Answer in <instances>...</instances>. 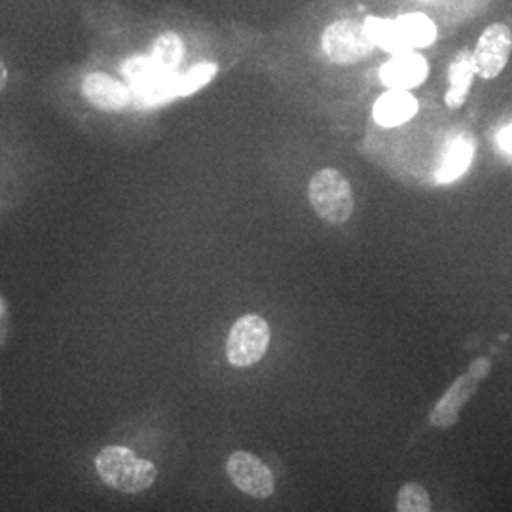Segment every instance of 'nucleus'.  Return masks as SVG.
I'll return each mask as SVG.
<instances>
[{"instance_id": "f257e3e1", "label": "nucleus", "mask_w": 512, "mask_h": 512, "mask_svg": "<svg viewBox=\"0 0 512 512\" xmlns=\"http://www.w3.org/2000/svg\"><path fill=\"white\" fill-rule=\"evenodd\" d=\"M95 469L107 486L122 494L145 492L158 478L152 461L139 458L131 448L120 444L103 448L95 458Z\"/></svg>"}, {"instance_id": "f03ea898", "label": "nucleus", "mask_w": 512, "mask_h": 512, "mask_svg": "<svg viewBox=\"0 0 512 512\" xmlns=\"http://www.w3.org/2000/svg\"><path fill=\"white\" fill-rule=\"evenodd\" d=\"M308 198L315 215L329 224H344L353 215L355 198L348 179L338 169H321L311 177Z\"/></svg>"}, {"instance_id": "7ed1b4c3", "label": "nucleus", "mask_w": 512, "mask_h": 512, "mask_svg": "<svg viewBox=\"0 0 512 512\" xmlns=\"http://www.w3.org/2000/svg\"><path fill=\"white\" fill-rule=\"evenodd\" d=\"M270 325L264 317L249 313L239 317L226 340V359L234 368H249L264 359L270 346Z\"/></svg>"}, {"instance_id": "20e7f679", "label": "nucleus", "mask_w": 512, "mask_h": 512, "mask_svg": "<svg viewBox=\"0 0 512 512\" xmlns=\"http://www.w3.org/2000/svg\"><path fill=\"white\" fill-rule=\"evenodd\" d=\"M323 52L332 63L351 65L370 54L376 44L366 33L365 23L355 19H338L323 31Z\"/></svg>"}, {"instance_id": "39448f33", "label": "nucleus", "mask_w": 512, "mask_h": 512, "mask_svg": "<svg viewBox=\"0 0 512 512\" xmlns=\"http://www.w3.org/2000/svg\"><path fill=\"white\" fill-rule=\"evenodd\" d=\"M226 473L239 492L255 499H268L275 492L274 473L255 454L238 450L226 461Z\"/></svg>"}, {"instance_id": "423d86ee", "label": "nucleus", "mask_w": 512, "mask_h": 512, "mask_svg": "<svg viewBox=\"0 0 512 512\" xmlns=\"http://www.w3.org/2000/svg\"><path fill=\"white\" fill-rule=\"evenodd\" d=\"M512 52V31L505 23H494L476 42L473 61L476 74L484 80H494L509 63Z\"/></svg>"}, {"instance_id": "0eeeda50", "label": "nucleus", "mask_w": 512, "mask_h": 512, "mask_svg": "<svg viewBox=\"0 0 512 512\" xmlns=\"http://www.w3.org/2000/svg\"><path fill=\"white\" fill-rule=\"evenodd\" d=\"M471 368L473 370L458 378L454 385L446 391V395L440 399L439 404L435 406V410L431 414L433 425H437L440 429H450L458 421L461 408L475 395L478 380L486 374L488 363H484L480 370H476V366H471Z\"/></svg>"}, {"instance_id": "6e6552de", "label": "nucleus", "mask_w": 512, "mask_h": 512, "mask_svg": "<svg viewBox=\"0 0 512 512\" xmlns=\"http://www.w3.org/2000/svg\"><path fill=\"white\" fill-rule=\"evenodd\" d=\"M82 95L97 109L120 112L128 109L133 92L120 80L105 73L88 74L82 82Z\"/></svg>"}, {"instance_id": "1a4fd4ad", "label": "nucleus", "mask_w": 512, "mask_h": 512, "mask_svg": "<svg viewBox=\"0 0 512 512\" xmlns=\"http://www.w3.org/2000/svg\"><path fill=\"white\" fill-rule=\"evenodd\" d=\"M429 74L427 61L418 54L406 52V54L395 55L391 61H387L380 78L389 90H412L420 86L421 82Z\"/></svg>"}, {"instance_id": "9d476101", "label": "nucleus", "mask_w": 512, "mask_h": 512, "mask_svg": "<svg viewBox=\"0 0 512 512\" xmlns=\"http://www.w3.org/2000/svg\"><path fill=\"white\" fill-rule=\"evenodd\" d=\"M418 112V101L406 90L384 93L372 110L374 120L384 128H397L408 122Z\"/></svg>"}, {"instance_id": "9b49d317", "label": "nucleus", "mask_w": 512, "mask_h": 512, "mask_svg": "<svg viewBox=\"0 0 512 512\" xmlns=\"http://www.w3.org/2000/svg\"><path fill=\"white\" fill-rule=\"evenodd\" d=\"M473 156H475V141L467 135L456 137L446 148V156L437 171V179L440 183L456 181L469 169Z\"/></svg>"}, {"instance_id": "f8f14e48", "label": "nucleus", "mask_w": 512, "mask_h": 512, "mask_svg": "<svg viewBox=\"0 0 512 512\" xmlns=\"http://www.w3.org/2000/svg\"><path fill=\"white\" fill-rule=\"evenodd\" d=\"M475 74L476 69L473 54H471V52H461V54L452 61L450 71H448V78H450V88H448V93H446V105H448V107L458 109V107H461V105L465 103Z\"/></svg>"}, {"instance_id": "ddd939ff", "label": "nucleus", "mask_w": 512, "mask_h": 512, "mask_svg": "<svg viewBox=\"0 0 512 512\" xmlns=\"http://www.w3.org/2000/svg\"><path fill=\"white\" fill-rule=\"evenodd\" d=\"M366 33L376 46H382L389 54H406L412 48L406 44L397 19L368 18L365 21Z\"/></svg>"}, {"instance_id": "4468645a", "label": "nucleus", "mask_w": 512, "mask_h": 512, "mask_svg": "<svg viewBox=\"0 0 512 512\" xmlns=\"http://www.w3.org/2000/svg\"><path fill=\"white\" fill-rule=\"evenodd\" d=\"M397 23L410 48H425L437 38V27L425 14H406L397 19Z\"/></svg>"}, {"instance_id": "2eb2a0df", "label": "nucleus", "mask_w": 512, "mask_h": 512, "mask_svg": "<svg viewBox=\"0 0 512 512\" xmlns=\"http://www.w3.org/2000/svg\"><path fill=\"white\" fill-rule=\"evenodd\" d=\"M184 55V44L177 33H164L162 37L156 38L154 50H152V61L156 67L164 73H175Z\"/></svg>"}, {"instance_id": "dca6fc26", "label": "nucleus", "mask_w": 512, "mask_h": 512, "mask_svg": "<svg viewBox=\"0 0 512 512\" xmlns=\"http://www.w3.org/2000/svg\"><path fill=\"white\" fill-rule=\"evenodd\" d=\"M397 511L399 512H429L433 511L429 492L416 482H408L397 494Z\"/></svg>"}, {"instance_id": "f3484780", "label": "nucleus", "mask_w": 512, "mask_h": 512, "mask_svg": "<svg viewBox=\"0 0 512 512\" xmlns=\"http://www.w3.org/2000/svg\"><path fill=\"white\" fill-rule=\"evenodd\" d=\"M217 71H219V67L215 63H202V65L192 67L188 73L181 74L179 76V86H177V97L198 92L200 88L213 80Z\"/></svg>"}, {"instance_id": "a211bd4d", "label": "nucleus", "mask_w": 512, "mask_h": 512, "mask_svg": "<svg viewBox=\"0 0 512 512\" xmlns=\"http://www.w3.org/2000/svg\"><path fill=\"white\" fill-rule=\"evenodd\" d=\"M162 73H164V71H160V69L156 67V63L152 61L150 55L131 57V59L126 61V65H124V74L133 82V86L143 84V82H147L150 78H154V76H158V74Z\"/></svg>"}, {"instance_id": "6ab92c4d", "label": "nucleus", "mask_w": 512, "mask_h": 512, "mask_svg": "<svg viewBox=\"0 0 512 512\" xmlns=\"http://www.w3.org/2000/svg\"><path fill=\"white\" fill-rule=\"evenodd\" d=\"M499 145H501L503 150L512 152V124H509L507 128L499 133Z\"/></svg>"}, {"instance_id": "aec40b11", "label": "nucleus", "mask_w": 512, "mask_h": 512, "mask_svg": "<svg viewBox=\"0 0 512 512\" xmlns=\"http://www.w3.org/2000/svg\"><path fill=\"white\" fill-rule=\"evenodd\" d=\"M6 82H8V69H6V65H4V61L0 59V92L4 90V86H6Z\"/></svg>"}, {"instance_id": "412c9836", "label": "nucleus", "mask_w": 512, "mask_h": 512, "mask_svg": "<svg viewBox=\"0 0 512 512\" xmlns=\"http://www.w3.org/2000/svg\"><path fill=\"white\" fill-rule=\"evenodd\" d=\"M0 315H2V300H0Z\"/></svg>"}, {"instance_id": "4be33fe9", "label": "nucleus", "mask_w": 512, "mask_h": 512, "mask_svg": "<svg viewBox=\"0 0 512 512\" xmlns=\"http://www.w3.org/2000/svg\"><path fill=\"white\" fill-rule=\"evenodd\" d=\"M511 124H512V122H511Z\"/></svg>"}]
</instances>
